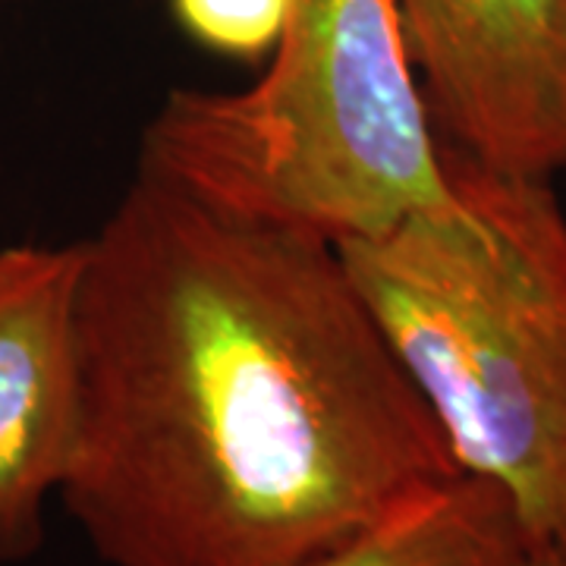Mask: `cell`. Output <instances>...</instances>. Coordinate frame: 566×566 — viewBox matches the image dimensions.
Listing matches in <instances>:
<instances>
[{
    "label": "cell",
    "instance_id": "52a82bcc",
    "mask_svg": "<svg viewBox=\"0 0 566 566\" xmlns=\"http://www.w3.org/2000/svg\"><path fill=\"white\" fill-rule=\"evenodd\" d=\"M290 0H174V13L208 51L259 61L274 51Z\"/></svg>",
    "mask_w": 566,
    "mask_h": 566
},
{
    "label": "cell",
    "instance_id": "ba28073f",
    "mask_svg": "<svg viewBox=\"0 0 566 566\" xmlns=\"http://www.w3.org/2000/svg\"><path fill=\"white\" fill-rule=\"evenodd\" d=\"M523 566H566V542L528 547Z\"/></svg>",
    "mask_w": 566,
    "mask_h": 566
},
{
    "label": "cell",
    "instance_id": "3957f363",
    "mask_svg": "<svg viewBox=\"0 0 566 566\" xmlns=\"http://www.w3.org/2000/svg\"><path fill=\"white\" fill-rule=\"evenodd\" d=\"M268 57L243 92H170L142 174L331 243L457 202L397 0H290Z\"/></svg>",
    "mask_w": 566,
    "mask_h": 566
},
{
    "label": "cell",
    "instance_id": "6da1fadb",
    "mask_svg": "<svg viewBox=\"0 0 566 566\" xmlns=\"http://www.w3.org/2000/svg\"><path fill=\"white\" fill-rule=\"evenodd\" d=\"M76 315L57 497L107 566H305L463 472L331 240L139 170Z\"/></svg>",
    "mask_w": 566,
    "mask_h": 566
},
{
    "label": "cell",
    "instance_id": "8992f818",
    "mask_svg": "<svg viewBox=\"0 0 566 566\" xmlns=\"http://www.w3.org/2000/svg\"><path fill=\"white\" fill-rule=\"evenodd\" d=\"M528 547L504 488L457 472L305 566H523Z\"/></svg>",
    "mask_w": 566,
    "mask_h": 566
},
{
    "label": "cell",
    "instance_id": "7a4b0ae2",
    "mask_svg": "<svg viewBox=\"0 0 566 566\" xmlns=\"http://www.w3.org/2000/svg\"><path fill=\"white\" fill-rule=\"evenodd\" d=\"M441 155L457 202L334 245L457 465L528 545L566 542V218L545 180Z\"/></svg>",
    "mask_w": 566,
    "mask_h": 566
},
{
    "label": "cell",
    "instance_id": "5b68a950",
    "mask_svg": "<svg viewBox=\"0 0 566 566\" xmlns=\"http://www.w3.org/2000/svg\"><path fill=\"white\" fill-rule=\"evenodd\" d=\"M82 243L0 245V564L48 535L80 431Z\"/></svg>",
    "mask_w": 566,
    "mask_h": 566
},
{
    "label": "cell",
    "instance_id": "277c9868",
    "mask_svg": "<svg viewBox=\"0 0 566 566\" xmlns=\"http://www.w3.org/2000/svg\"><path fill=\"white\" fill-rule=\"evenodd\" d=\"M441 142L501 177L566 170V0H397Z\"/></svg>",
    "mask_w": 566,
    "mask_h": 566
}]
</instances>
